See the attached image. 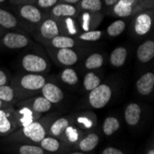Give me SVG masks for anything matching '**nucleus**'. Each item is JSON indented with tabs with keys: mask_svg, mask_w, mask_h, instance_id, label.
<instances>
[{
	"mask_svg": "<svg viewBox=\"0 0 154 154\" xmlns=\"http://www.w3.org/2000/svg\"><path fill=\"white\" fill-rule=\"evenodd\" d=\"M77 123L82 129H90L95 124L93 117L89 115H82L77 117Z\"/></svg>",
	"mask_w": 154,
	"mask_h": 154,
	"instance_id": "nucleus-34",
	"label": "nucleus"
},
{
	"mask_svg": "<svg viewBox=\"0 0 154 154\" xmlns=\"http://www.w3.org/2000/svg\"><path fill=\"white\" fill-rule=\"evenodd\" d=\"M80 7L86 11L97 12L102 9L103 4L101 0H81Z\"/></svg>",
	"mask_w": 154,
	"mask_h": 154,
	"instance_id": "nucleus-33",
	"label": "nucleus"
},
{
	"mask_svg": "<svg viewBox=\"0 0 154 154\" xmlns=\"http://www.w3.org/2000/svg\"><path fill=\"white\" fill-rule=\"evenodd\" d=\"M120 128V122L116 117L109 116L103 123V132L105 136L110 137L117 132Z\"/></svg>",
	"mask_w": 154,
	"mask_h": 154,
	"instance_id": "nucleus-26",
	"label": "nucleus"
},
{
	"mask_svg": "<svg viewBox=\"0 0 154 154\" xmlns=\"http://www.w3.org/2000/svg\"><path fill=\"white\" fill-rule=\"evenodd\" d=\"M57 2V0H38V6L46 8H51L54 5H55Z\"/></svg>",
	"mask_w": 154,
	"mask_h": 154,
	"instance_id": "nucleus-38",
	"label": "nucleus"
},
{
	"mask_svg": "<svg viewBox=\"0 0 154 154\" xmlns=\"http://www.w3.org/2000/svg\"><path fill=\"white\" fill-rule=\"evenodd\" d=\"M64 1L66 2V3H68V4H75V3L80 1V0H64Z\"/></svg>",
	"mask_w": 154,
	"mask_h": 154,
	"instance_id": "nucleus-43",
	"label": "nucleus"
},
{
	"mask_svg": "<svg viewBox=\"0 0 154 154\" xmlns=\"http://www.w3.org/2000/svg\"><path fill=\"white\" fill-rule=\"evenodd\" d=\"M18 26L16 17L9 11L0 8V27L6 30H13Z\"/></svg>",
	"mask_w": 154,
	"mask_h": 154,
	"instance_id": "nucleus-21",
	"label": "nucleus"
},
{
	"mask_svg": "<svg viewBox=\"0 0 154 154\" xmlns=\"http://www.w3.org/2000/svg\"><path fill=\"white\" fill-rule=\"evenodd\" d=\"M51 45L53 47L57 49L63 48H72L76 45V42L73 38L69 36L57 35L51 40Z\"/></svg>",
	"mask_w": 154,
	"mask_h": 154,
	"instance_id": "nucleus-24",
	"label": "nucleus"
},
{
	"mask_svg": "<svg viewBox=\"0 0 154 154\" xmlns=\"http://www.w3.org/2000/svg\"><path fill=\"white\" fill-rule=\"evenodd\" d=\"M30 45V40L22 33L8 32L0 38V45L11 50L21 49Z\"/></svg>",
	"mask_w": 154,
	"mask_h": 154,
	"instance_id": "nucleus-6",
	"label": "nucleus"
},
{
	"mask_svg": "<svg viewBox=\"0 0 154 154\" xmlns=\"http://www.w3.org/2000/svg\"><path fill=\"white\" fill-rule=\"evenodd\" d=\"M80 27L84 32H88L91 30V15L90 14V12H84L81 15Z\"/></svg>",
	"mask_w": 154,
	"mask_h": 154,
	"instance_id": "nucleus-36",
	"label": "nucleus"
},
{
	"mask_svg": "<svg viewBox=\"0 0 154 154\" xmlns=\"http://www.w3.org/2000/svg\"><path fill=\"white\" fill-rule=\"evenodd\" d=\"M45 137H46V130L43 124L38 120L18 128L8 136H6L5 140L9 143H20L24 140L39 143Z\"/></svg>",
	"mask_w": 154,
	"mask_h": 154,
	"instance_id": "nucleus-1",
	"label": "nucleus"
},
{
	"mask_svg": "<svg viewBox=\"0 0 154 154\" xmlns=\"http://www.w3.org/2000/svg\"><path fill=\"white\" fill-rule=\"evenodd\" d=\"M103 35V32L101 31H95L91 30L88 32H84L82 34L79 36V38L81 41H86V42H96L99 40Z\"/></svg>",
	"mask_w": 154,
	"mask_h": 154,
	"instance_id": "nucleus-35",
	"label": "nucleus"
},
{
	"mask_svg": "<svg viewBox=\"0 0 154 154\" xmlns=\"http://www.w3.org/2000/svg\"><path fill=\"white\" fill-rule=\"evenodd\" d=\"M102 153L103 154H123L124 151L119 149L114 148V147H108V148L103 149Z\"/></svg>",
	"mask_w": 154,
	"mask_h": 154,
	"instance_id": "nucleus-40",
	"label": "nucleus"
},
{
	"mask_svg": "<svg viewBox=\"0 0 154 154\" xmlns=\"http://www.w3.org/2000/svg\"><path fill=\"white\" fill-rule=\"evenodd\" d=\"M112 89L107 84H100L90 91L88 102L94 109H102L107 105L112 98Z\"/></svg>",
	"mask_w": 154,
	"mask_h": 154,
	"instance_id": "nucleus-4",
	"label": "nucleus"
},
{
	"mask_svg": "<svg viewBox=\"0 0 154 154\" xmlns=\"http://www.w3.org/2000/svg\"><path fill=\"white\" fill-rule=\"evenodd\" d=\"M137 57L139 62L148 63L154 57V42L148 40L141 45H139L137 49Z\"/></svg>",
	"mask_w": 154,
	"mask_h": 154,
	"instance_id": "nucleus-11",
	"label": "nucleus"
},
{
	"mask_svg": "<svg viewBox=\"0 0 154 154\" xmlns=\"http://www.w3.org/2000/svg\"><path fill=\"white\" fill-rule=\"evenodd\" d=\"M0 100L11 105L18 101V96L11 85L6 84L0 86Z\"/></svg>",
	"mask_w": 154,
	"mask_h": 154,
	"instance_id": "nucleus-22",
	"label": "nucleus"
},
{
	"mask_svg": "<svg viewBox=\"0 0 154 154\" xmlns=\"http://www.w3.org/2000/svg\"><path fill=\"white\" fill-rule=\"evenodd\" d=\"M62 136H64L66 141H67L68 143L74 144L80 139L82 136V132L79 128L76 127V125H71L69 124L65 129V131L63 132Z\"/></svg>",
	"mask_w": 154,
	"mask_h": 154,
	"instance_id": "nucleus-25",
	"label": "nucleus"
},
{
	"mask_svg": "<svg viewBox=\"0 0 154 154\" xmlns=\"http://www.w3.org/2000/svg\"><path fill=\"white\" fill-rule=\"evenodd\" d=\"M61 80L67 84V85H71L74 86L79 82V76L76 72L75 69L70 68V67H66L61 73Z\"/></svg>",
	"mask_w": 154,
	"mask_h": 154,
	"instance_id": "nucleus-30",
	"label": "nucleus"
},
{
	"mask_svg": "<svg viewBox=\"0 0 154 154\" xmlns=\"http://www.w3.org/2000/svg\"><path fill=\"white\" fill-rule=\"evenodd\" d=\"M8 82H9L8 74L6 71H4L3 69H0V86L8 84Z\"/></svg>",
	"mask_w": 154,
	"mask_h": 154,
	"instance_id": "nucleus-39",
	"label": "nucleus"
},
{
	"mask_svg": "<svg viewBox=\"0 0 154 154\" xmlns=\"http://www.w3.org/2000/svg\"><path fill=\"white\" fill-rule=\"evenodd\" d=\"M57 58L61 65L71 66L78 62L79 55L71 48H63L58 49L57 53Z\"/></svg>",
	"mask_w": 154,
	"mask_h": 154,
	"instance_id": "nucleus-14",
	"label": "nucleus"
},
{
	"mask_svg": "<svg viewBox=\"0 0 154 154\" xmlns=\"http://www.w3.org/2000/svg\"><path fill=\"white\" fill-rule=\"evenodd\" d=\"M12 146L10 149L11 151L20 154H45V150L41 146L37 145H32V144H20V146H17V144L9 143Z\"/></svg>",
	"mask_w": 154,
	"mask_h": 154,
	"instance_id": "nucleus-20",
	"label": "nucleus"
},
{
	"mask_svg": "<svg viewBox=\"0 0 154 154\" xmlns=\"http://www.w3.org/2000/svg\"><path fill=\"white\" fill-rule=\"evenodd\" d=\"M125 29V22L118 20L114 21L107 28V33L110 37H117L123 33Z\"/></svg>",
	"mask_w": 154,
	"mask_h": 154,
	"instance_id": "nucleus-32",
	"label": "nucleus"
},
{
	"mask_svg": "<svg viewBox=\"0 0 154 154\" xmlns=\"http://www.w3.org/2000/svg\"><path fill=\"white\" fill-rule=\"evenodd\" d=\"M45 83V78L41 74L27 73L25 75L20 76L19 79H13L11 86L15 90V92L18 96V93L21 91H37L43 88Z\"/></svg>",
	"mask_w": 154,
	"mask_h": 154,
	"instance_id": "nucleus-2",
	"label": "nucleus"
},
{
	"mask_svg": "<svg viewBox=\"0 0 154 154\" xmlns=\"http://www.w3.org/2000/svg\"><path fill=\"white\" fill-rule=\"evenodd\" d=\"M137 92L142 96L149 95L154 89V73L147 72L139 78L136 83Z\"/></svg>",
	"mask_w": 154,
	"mask_h": 154,
	"instance_id": "nucleus-9",
	"label": "nucleus"
},
{
	"mask_svg": "<svg viewBox=\"0 0 154 154\" xmlns=\"http://www.w3.org/2000/svg\"><path fill=\"white\" fill-rule=\"evenodd\" d=\"M147 153H148V154H154V149H151L148 150V151H147Z\"/></svg>",
	"mask_w": 154,
	"mask_h": 154,
	"instance_id": "nucleus-44",
	"label": "nucleus"
},
{
	"mask_svg": "<svg viewBox=\"0 0 154 154\" xmlns=\"http://www.w3.org/2000/svg\"><path fill=\"white\" fill-rule=\"evenodd\" d=\"M39 143L42 148L48 152L58 151L62 145L60 140H58L57 138L53 137H45Z\"/></svg>",
	"mask_w": 154,
	"mask_h": 154,
	"instance_id": "nucleus-28",
	"label": "nucleus"
},
{
	"mask_svg": "<svg viewBox=\"0 0 154 154\" xmlns=\"http://www.w3.org/2000/svg\"><path fill=\"white\" fill-rule=\"evenodd\" d=\"M118 0H104V2L107 6H114Z\"/></svg>",
	"mask_w": 154,
	"mask_h": 154,
	"instance_id": "nucleus-41",
	"label": "nucleus"
},
{
	"mask_svg": "<svg viewBox=\"0 0 154 154\" xmlns=\"http://www.w3.org/2000/svg\"><path fill=\"white\" fill-rule=\"evenodd\" d=\"M21 66L28 73H36L41 74L45 72L49 64L48 61L40 54H27L21 59Z\"/></svg>",
	"mask_w": 154,
	"mask_h": 154,
	"instance_id": "nucleus-5",
	"label": "nucleus"
},
{
	"mask_svg": "<svg viewBox=\"0 0 154 154\" xmlns=\"http://www.w3.org/2000/svg\"><path fill=\"white\" fill-rule=\"evenodd\" d=\"M41 91H42V95L45 98H46V99L53 104L58 103L62 102L64 99L63 91L54 83L46 82L43 86V88L41 89Z\"/></svg>",
	"mask_w": 154,
	"mask_h": 154,
	"instance_id": "nucleus-7",
	"label": "nucleus"
},
{
	"mask_svg": "<svg viewBox=\"0 0 154 154\" xmlns=\"http://www.w3.org/2000/svg\"><path fill=\"white\" fill-rule=\"evenodd\" d=\"M40 32L45 39L52 40L54 37L59 35V28L57 23L54 20H46L42 23Z\"/></svg>",
	"mask_w": 154,
	"mask_h": 154,
	"instance_id": "nucleus-16",
	"label": "nucleus"
},
{
	"mask_svg": "<svg viewBox=\"0 0 154 154\" xmlns=\"http://www.w3.org/2000/svg\"><path fill=\"white\" fill-rule=\"evenodd\" d=\"M65 26H66V32H67V33L69 35L75 36V35L78 34V29H77L76 23H75L74 20L71 17H66V19H65Z\"/></svg>",
	"mask_w": 154,
	"mask_h": 154,
	"instance_id": "nucleus-37",
	"label": "nucleus"
},
{
	"mask_svg": "<svg viewBox=\"0 0 154 154\" xmlns=\"http://www.w3.org/2000/svg\"><path fill=\"white\" fill-rule=\"evenodd\" d=\"M21 103L23 104V106L29 107L32 111L36 112V113H38V114H41V115L47 113L48 111L51 110V108L53 106V103H50L43 95L35 97L32 100L30 99L28 101L22 102Z\"/></svg>",
	"mask_w": 154,
	"mask_h": 154,
	"instance_id": "nucleus-8",
	"label": "nucleus"
},
{
	"mask_svg": "<svg viewBox=\"0 0 154 154\" xmlns=\"http://www.w3.org/2000/svg\"><path fill=\"white\" fill-rule=\"evenodd\" d=\"M100 137L95 133H90L79 140L78 148L83 152H89L93 150L99 144Z\"/></svg>",
	"mask_w": 154,
	"mask_h": 154,
	"instance_id": "nucleus-17",
	"label": "nucleus"
},
{
	"mask_svg": "<svg viewBox=\"0 0 154 154\" xmlns=\"http://www.w3.org/2000/svg\"><path fill=\"white\" fill-rule=\"evenodd\" d=\"M128 57V50L125 49L124 46H118L110 54V64L116 66V67H120L124 66L125 63Z\"/></svg>",
	"mask_w": 154,
	"mask_h": 154,
	"instance_id": "nucleus-19",
	"label": "nucleus"
},
{
	"mask_svg": "<svg viewBox=\"0 0 154 154\" xmlns=\"http://www.w3.org/2000/svg\"><path fill=\"white\" fill-rule=\"evenodd\" d=\"M20 15L22 19L30 21L32 23H38L42 20L41 11L34 6L24 5L20 9Z\"/></svg>",
	"mask_w": 154,
	"mask_h": 154,
	"instance_id": "nucleus-15",
	"label": "nucleus"
},
{
	"mask_svg": "<svg viewBox=\"0 0 154 154\" xmlns=\"http://www.w3.org/2000/svg\"><path fill=\"white\" fill-rule=\"evenodd\" d=\"M101 84V79L93 72H88L83 79V86L87 91H90Z\"/></svg>",
	"mask_w": 154,
	"mask_h": 154,
	"instance_id": "nucleus-31",
	"label": "nucleus"
},
{
	"mask_svg": "<svg viewBox=\"0 0 154 154\" xmlns=\"http://www.w3.org/2000/svg\"><path fill=\"white\" fill-rule=\"evenodd\" d=\"M103 65V57L101 54L94 53L87 57L85 61V67L89 70L100 68Z\"/></svg>",
	"mask_w": 154,
	"mask_h": 154,
	"instance_id": "nucleus-29",
	"label": "nucleus"
},
{
	"mask_svg": "<svg viewBox=\"0 0 154 154\" xmlns=\"http://www.w3.org/2000/svg\"><path fill=\"white\" fill-rule=\"evenodd\" d=\"M70 123H69V120L67 118L60 117L53 122V124L51 125V127L49 128V133L53 137H60L62 136L63 132L65 131V129L66 128V127Z\"/></svg>",
	"mask_w": 154,
	"mask_h": 154,
	"instance_id": "nucleus-27",
	"label": "nucleus"
},
{
	"mask_svg": "<svg viewBox=\"0 0 154 154\" xmlns=\"http://www.w3.org/2000/svg\"><path fill=\"white\" fill-rule=\"evenodd\" d=\"M125 120L130 127L137 125L141 118V107L136 103H129L125 109Z\"/></svg>",
	"mask_w": 154,
	"mask_h": 154,
	"instance_id": "nucleus-10",
	"label": "nucleus"
},
{
	"mask_svg": "<svg viewBox=\"0 0 154 154\" xmlns=\"http://www.w3.org/2000/svg\"><path fill=\"white\" fill-rule=\"evenodd\" d=\"M135 2L136 0H118L114 5L115 14L121 18L130 16L133 11V5Z\"/></svg>",
	"mask_w": 154,
	"mask_h": 154,
	"instance_id": "nucleus-18",
	"label": "nucleus"
},
{
	"mask_svg": "<svg viewBox=\"0 0 154 154\" xmlns=\"http://www.w3.org/2000/svg\"><path fill=\"white\" fill-rule=\"evenodd\" d=\"M16 111H17L20 128L30 124L33 121H36L41 117V114L36 113V112L32 111V109H30L27 106H21L20 107L19 110H16Z\"/></svg>",
	"mask_w": 154,
	"mask_h": 154,
	"instance_id": "nucleus-13",
	"label": "nucleus"
},
{
	"mask_svg": "<svg viewBox=\"0 0 154 154\" xmlns=\"http://www.w3.org/2000/svg\"><path fill=\"white\" fill-rule=\"evenodd\" d=\"M20 128L17 111L13 105L0 109V137H6Z\"/></svg>",
	"mask_w": 154,
	"mask_h": 154,
	"instance_id": "nucleus-3",
	"label": "nucleus"
},
{
	"mask_svg": "<svg viewBox=\"0 0 154 154\" xmlns=\"http://www.w3.org/2000/svg\"><path fill=\"white\" fill-rule=\"evenodd\" d=\"M52 12L55 17H72L76 14L77 10L74 6L68 3H63L55 5L53 8Z\"/></svg>",
	"mask_w": 154,
	"mask_h": 154,
	"instance_id": "nucleus-23",
	"label": "nucleus"
},
{
	"mask_svg": "<svg viewBox=\"0 0 154 154\" xmlns=\"http://www.w3.org/2000/svg\"><path fill=\"white\" fill-rule=\"evenodd\" d=\"M9 106H11V104H8V103H5V102L0 100V109L7 108V107H9Z\"/></svg>",
	"mask_w": 154,
	"mask_h": 154,
	"instance_id": "nucleus-42",
	"label": "nucleus"
},
{
	"mask_svg": "<svg viewBox=\"0 0 154 154\" xmlns=\"http://www.w3.org/2000/svg\"><path fill=\"white\" fill-rule=\"evenodd\" d=\"M4 1H6V0H0V4H1V3H3Z\"/></svg>",
	"mask_w": 154,
	"mask_h": 154,
	"instance_id": "nucleus-45",
	"label": "nucleus"
},
{
	"mask_svg": "<svg viewBox=\"0 0 154 154\" xmlns=\"http://www.w3.org/2000/svg\"><path fill=\"white\" fill-rule=\"evenodd\" d=\"M0 38H1V32H0Z\"/></svg>",
	"mask_w": 154,
	"mask_h": 154,
	"instance_id": "nucleus-46",
	"label": "nucleus"
},
{
	"mask_svg": "<svg viewBox=\"0 0 154 154\" xmlns=\"http://www.w3.org/2000/svg\"><path fill=\"white\" fill-rule=\"evenodd\" d=\"M151 25L152 20L148 13L139 14L135 21V32L139 36H144L150 31Z\"/></svg>",
	"mask_w": 154,
	"mask_h": 154,
	"instance_id": "nucleus-12",
	"label": "nucleus"
}]
</instances>
